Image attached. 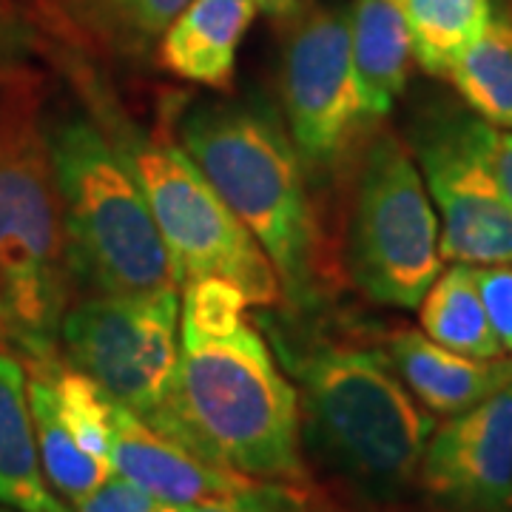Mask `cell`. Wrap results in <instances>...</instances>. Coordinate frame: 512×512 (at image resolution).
I'll list each match as a JSON object with an SVG mask.
<instances>
[{"label":"cell","instance_id":"cell-1","mask_svg":"<svg viewBox=\"0 0 512 512\" xmlns=\"http://www.w3.org/2000/svg\"><path fill=\"white\" fill-rule=\"evenodd\" d=\"M154 430L239 476L308 484L296 384L231 282L183 288L177 379Z\"/></svg>","mask_w":512,"mask_h":512},{"label":"cell","instance_id":"cell-2","mask_svg":"<svg viewBox=\"0 0 512 512\" xmlns=\"http://www.w3.org/2000/svg\"><path fill=\"white\" fill-rule=\"evenodd\" d=\"M299 393L302 450L370 501H390L419 478L436 430L382 350L291 333L265 319Z\"/></svg>","mask_w":512,"mask_h":512},{"label":"cell","instance_id":"cell-3","mask_svg":"<svg viewBox=\"0 0 512 512\" xmlns=\"http://www.w3.org/2000/svg\"><path fill=\"white\" fill-rule=\"evenodd\" d=\"M197 163L276 268L282 299L311 308L322 293V234L308 197L305 163L271 111L239 103H197L177 123Z\"/></svg>","mask_w":512,"mask_h":512},{"label":"cell","instance_id":"cell-4","mask_svg":"<svg viewBox=\"0 0 512 512\" xmlns=\"http://www.w3.org/2000/svg\"><path fill=\"white\" fill-rule=\"evenodd\" d=\"M72 291L137 296L177 288L174 265L106 126L86 114L43 120Z\"/></svg>","mask_w":512,"mask_h":512},{"label":"cell","instance_id":"cell-5","mask_svg":"<svg viewBox=\"0 0 512 512\" xmlns=\"http://www.w3.org/2000/svg\"><path fill=\"white\" fill-rule=\"evenodd\" d=\"M72 276L43 120L0 97V345L32 370L57 365Z\"/></svg>","mask_w":512,"mask_h":512},{"label":"cell","instance_id":"cell-6","mask_svg":"<svg viewBox=\"0 0 512 512\" xmlns=\"http://www.w3.org/2000/svg\"><path fill=\"white\" fill-rule=\"evenodd\" d=\"M106 128L146 194L174 265L177 288L200 279H222L245 293L248 305L271 308L282 302V285L268 254L231 214L180 143L140 134L114 120Z\"/></svg>","mask_w":512,"mask_h":512},{"label":"cell","instance_id":"cell-7","mask_svg":"<svg viewBox=\"0 0 512 512\" xmlns=\"http://www.w3.org/2000/svg\"><path fill=\"white\" fill-rule=\"evenodd\" d=\"M436 208L413 154L393 131H379L359 154L348 228L345 271L376 305L419 308L441 274Z\"/></svg>","mask_w":512,"mask_h":512},{"label":"cell","instance_id":"cell-8","mask_svg":"<svg viewBox=\"0 0 512 512\" xmlns=\"http://www.w3.org/2000/svg\"><path fill=\"white\" fill-rule=\"evenodd\" d=\"M66 365L154 427L171 399L180 362L177 288L137 296H83L60 322Z\"/></svg>","mask_w":512,"mask_h":512},{"label":"cell","instance_id":"cell-9","mask_svg":"<svg viewBox=\"0 0 512 512\" xmlns=\"http://www.w3.org/2000/svg\"><path fill=\"white\" fill-rule=\"evenodd\" d=\"M282 103L302 163L330 171L370 126L350 55V23L330 9L293 20L282 49Z\"/></svg>","mask_w":512,"mask_h":512},{"label":"cell","instance_id":"cell-10","mask_svg":"<svg viewBox=\"0 0 512 512\" xmlns=\"http://www.w3.org/2000/svg\"><path fill=\"white\" fill-rule=\"evenodd\" d=\"M427 194L441 217V259L512 265V205L481 154V120H436L416 134Z\"/></svg>","mask_w":512,"mask_h":512},{"label":"cell","instance_id":"cell-11","mask_svg":"<svg viewBox=\"0 0 512 512\" xmlns=\"http://www.w3.org/2000/svg\"><path fill=\"white\" fill-rule=\"evenodd\" d=\"M419 481L456 512H498L512 501V384L444 421L427 441Z\"/></svg>","mask_w":512,"mask_h":512},{"label":"cell","instance_id":"cell-12","mask_svg":"<svg viewBox=\"0 0 512 512\" xmlns=\"http://www.w3.org/2000/svg\"><path fill=\"white\" fill-rule=\"evenodd\" d=\"M111 467L160 504L174 507L222 498L254 481L191 453L117 402L111 416Z\"/></svg>","mask_w":512,"mask_h":512},{"label":"cell","instance_id":"cell-13","mask_svg":"<svg viewBox=\"0 0 512 512\" xmlns=\"http://www.w3.org/2000/svg\"><path fill=\"white\" fill-rule=\"evenodd\" d=\"M382 353L427 410L456 416L512 384L510 359H473L433 342L424 330H393Z\"/></svg>","mask_w":512,"mask_h":512},{"label":"cell","instance_id":"cell-14","mask_svg":"<svg viewBox=\"0 0 512 512\" xmlns=\"http://www.w3.org/2000/svg\"><path fill=\"white\" fill-rule=\"evenodd\" d=\"M256 18L254 0H191L157 43L165 72L225 92L234 83L237 52Z\"/></svg>","mask_w":512,"mask_h":512},{"label":"cell","instance_id":"cell-15","mask_svg":"<svg viewBox=\"0 0 512 512\" xmlns=\"http://www.w3.org/2000/svg\"><path fill=\"white\" fill-rule=\"evenodd\" d=\"M0 504L18 512H69L40 470L26 396V365L0 348Z\"/></svg>","mask_w":512,"mask_h":512},{"label":"cell","instance_id":"cell-16","mask_svg":"<svg viewBox=\"0 0 512 512\" xmlns=\"http://www.w3.org/2000/svg\"><path fill=\"white\" fill-rule=\"evenodd\" d=\"M350 55L367 120L376 123L404 92L413 40L396 0H356L350 18Z\"/></svg>","mask_w":512,"mask_h":512},{"label":"cell","instance_id":"cell-17","mask_svg":"<svg viewBox=\"0 0 512 512\" xmlns=\"http://www.w3.org/2000/svg\"><path fill=\"white\" fill-rule=\"evenodd\" d=\"M421 330L444 348L473 356L501 359L504 345L484 311L473 265L456 262L427 288L419 302Z\"/></svg>","mask_w":512,"mask_h":512},{"label":"cell","instance_id":"cell-18","mask_svg":"<svg viewBox=\"0 0 512 512\" xmlns=\"http://www.w3.org/2000/svg\"><path fill=\"white\" fill-rule=\"evenodd\" d=\"M26 396H29V413H32V424H35L37 456H40L43 476L55 490V495L72 501V504L83 501L114 473V467L109 461L89 456L74 441L63 419L57 416L52 387L43 373L32 370V376L26 379Z\"/></svg>","mask_w":512,"mask_h":512},{"label":"cell","instance_id":"cell-19","mask_svg":"<svg viewBox=\"0 0 512 512\" xmlns=\"http://www.w3.org/2000/svg\"><path fill=\"white\" fill-rule=\"evenodd\" d=\"M444 77L478 111L481 120L512 131V23L490 18L481 35L464 46Z\"/></svg>","mask_w":512,"mask_h":512},{"label":"cell","instance_id":"cell-20","mask_svg":"<svg viewBox=\"0 0 512 512\" xmlns=\"http://www.w3.org/2000/svg\"><path fill=\"white\" fill-rule=\"evenodd\" d=\"M413 40V57L424 72L444 77L464 46H470L487 20L490 0H396Z\"/></svg>","mask_w":512,"mask_h":512},{"label":"cell","instance_id":"cell-21","mask_svg":"<svg viewBox=\"0 0 512 512\" xmlns=\"http://www.w3.org/2000/svg\"><path fill=\"white\" fill-rule=\"evenodd\" d=\"M100 35L128 55H143L191 0H80Z\"/></svg>","mask_w":512,"mask_h":512},{"label":"cell","instance_id":"cell-22","mask_svg":"<svg viewBox=\"0 0 512 512\" xmlns=\"http://www.w3.org/2000/svg\"><path fill=\"white\" fill-rule=\"evenodd\" d=\"M183 512H319L305 484L259 481L254 478L242 490L200 504H188Z\"/></svg>","mask_w":512,"mask_h":512},{"label":"cell","instance_id":"cell-23","mask_svg":"<svg viewBox=\"0 0 512 512\" xmlns=\"http://www.w3.org/2000/svg\"><path fill=\"white\" fill-rule=\"evenodd\" d=\"M473 271L493 330L512 353V265H473Z\"/></svg>","mask_w":512,"mask_h":512},{"label":"cell","instance_id":"cell-24","mask_svg":"<svg viewBox=\"0 0 512 512\" xmlns=\"http://www.w3.org/2000/svg\"><path fill=\"white\" fill-rule=\"evenodd\" d=\"M160 501L151 498L146 490H140L134 481L111 473L94 493L83 501H77V512H151Z\"/></svg>","mask_w":512,"mask_h":512},{"label":"cell","instance_id":"cell-25","mask_svg":"<svg viewBox=\"0 0 512 512\" xmlns=\"http://www.w3.org/2000/svg\"><path fill=\"white\" fill-rule=\"evenodd\" d=\"M481 154L490 165L501 194L512 205V131L495 128L487 120H481Z\"/></svg>","mask_w":512,"mask_h":512},{"label":"cell","instance_id":"cell-26","mask_svg":"<svg viewBox=\"0 0 512 512\" xmlns=\"http://www.w3.org/2000/svg\"><path fill=\"white\" fill-rule=\"evenodd\" d=\"M256 9H262L271 18H293L299 3L296 0H254Z\"/></svg>","mask_w":512,"mask_h":512},{"label":"cell","instance_id":"cell-27","mask_svg":"<svg viewBox=\"0 0 512 512\" xmlns=\"http://www.w3.org/2000/svg\"><path fill=\"white\" fill-rule=\"evenodd\" d=\"M151 512H183V507H174V504H157Z\"/></svg>","mask_w":512,"mask_h":512},{"label":"cell","instance_id":"cell-28","mask_svg":"<svg viewBox=\"0 0 512 512\" xmlns=\"http://www.w3.org/2000/svg\"><path fill=\"white\" fill-rule=\"evenodd\" d=\"M0 512H18V510H12V507H3V504H0Z\"/></svg>","mask_w":512,"mask_h":512}]
</instances>
